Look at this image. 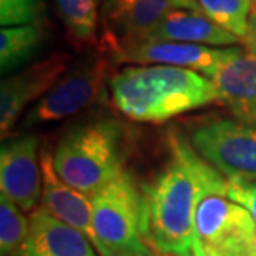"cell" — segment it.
Masks as SVG:
<instances>
[{"mask_svg": "<svg viewBox=\"0 0 256 256\" xmlns=\"http://www.w3.org/2000/svg\"><path fill=\"white\" fill-rule=\"evenodd\" d=\"M228 180L194 150L190 138L168 132V158L142 188L143 236L162 256H193L194 218L202 200L224 192Z\"/></svg>", "mask_w": 256, "mask_h": 256, "instance_id": "1", "label": "cell"}, {"mask_svg": "<svg viewBox=\"0 0 256 256\" xmlns=\"http://www.w3.org/2000/svg\"><path fill=\"white\" fill-rule=\"evenodd\" d=\"M115 108L135 122L163 124L220 102L216 86L200 72L166 65H133L114 74Z\"/></svg>", "mask_w": 256, "mask_h": 256, "instance_id": "2", "label": "cell"}, {"mask_svg": "<svg viewBox=\"0 0 256 256\" xmlns=\"http://www.w3.org/2000/svg\"><path fill=\"white\" fill-rule=\"evenodd\" d=\"M128 128L114 116H98L72 126L52 153L58 176L92 196L126 168Z\"/></svg>", "mask_w": 256, "mask_h": 256, "instance_id": "3", "label": "cell"}, {"mask_svg": "<svg viewBox=\"0 0 256 256\" xmlns=\"http://www.w3.org/2000/svg\"><path fill=\"white\" fill-rule=\"evenodd\" d=\"M92 228L100 256L153 252L143 236L142 188L128 170L92 194Z\"/></svg>", "mask_w": 256, "mask_h": 256, "instance_id": "4", "label": "cell"}, {"mask_svg": "<svg viewBox=\"0 0 256 256\" xmlns=\"http://www.w3.org/2000/svg\"><path fill=\"white\" fill-rule=\"evenodd\" d=\"M114 65L110 55L96 47V52L66 72L58 84L30 108L24 118V128L65 120L95 105L114 76Z\"/></svg>", "mask_w": 256, "mask_h": 256, "instance_id": "5", "label": "cell"}, {"mask_svg": "<svg viewBox=\"0 0 256 256\" xmlns=\"http://www.w3.org/2000/svg\"><path fill=\"white\" fill-rule=\"evenodd\" d=\"M190 142L228 182H256V122L206 118L192 128Z\"/></svg>", "mask_w": 256, "mask_h": 256, "instance_id": "6", "label": "cell"}, {"mask_svg": "<svg viewBox=\"0 0 256 256\" xmlns=\"http://www.w3.org/2000/svg\"><path fill=\"white\" fill-rule=\"evenodd\" d=\"M193 242L224 256H250L256 242V222L226 190L210 193L198 206Z\"/></svg>", "mask_w": 256, "mask_h": 256, "instance_id": "7", "label": "cell"}, {"mask_svg": "<svg viewBox=\"0 0 256 256\" xmlns=\"http://www.w3.org/2000/svg\"><path fill=\"white\" fill-rule=\"evenodd\" d=\"M68 54L55 52L2 80L0 86V132L7 138L20 115L34 102L42 100L68 72Z\"/></svg>", "mask_w": 256, "mask_h": 256, "instance_id": "8", "label": "cell"}, {"mask_svg": "<svg viewBox=\"0 0 256 256\" xmlns=\"http://www.w3.org/2000/svg\"><path fill=\"white\" fill-rule=\"evenodd\" d=\"M178 0H104L98 47L112 54L120 45L145 38Z\"/></svg>", "mask_w": 256, "mask_h": 256, "instance_id": "9", "label": "cell"}, {"mask_svg": "<svg viewBox=\"0 0 256 256\" xmlns=\"http://www.w3.org/2000/svg\"><path fill=\"white\" fill-rule=\"evenodd\" d=\"M38 152V138L34 135L7 140L0 150V190L22 212H35L42 202Z\"/></svg>", "mask_w": 256, "mask_h": 256, "instance_id": "10", "label": "cell"}, {"mask_svg": "<svg viewBox=\"0 0 256 256\" xmlns=\"http://www.w3.org/2000/svg\"><path fill=\"white\" fill-rule=\"evenodd\" d=\"M226 48L170 42V40L142 38L136 40V42L120 45L118 48H115L108 55L115 65H166L190 68L206 75L224 57Z\"/></svg>", "mask_w": 256, "mask_h": 256, "instance_id": "11", "label": "cell"}, {"mask_svg": "<svg viewBox=\"0 0 256 256\" xmlns=\"http://www.w3.org/2000/svg\"><path fill=\"white\" fill-rule=\"evenodd\" d=\"M204 76L214 84L220 102L234 118L256 122V50L228 47L224 57Z\"/></svg>", "mask_w": 256, "mask_h": 256, "instance_id": "12", "label": "cell"}, {"mask_svg": "<svg viewBox=\"0 0 256 256\" xmlns=\"http://www.w3.org/2000/svg\"><path fill=\"white\" fill-rule=\"evenodd\" d=\"M85 233L52 216L38 206L30 214L27 240L14 256H96Z\"/></svg>", "mask_w": 256, "mask_h": 256, "instance_id": "13", "label": "cell"}, {"mask_svg": "<svg viewBox=\"0 0 256 256\" xmlns=\"http://www.w3.org/2000/svg\"><path fill=\"white\" fill-rule=\"evenodd\" d=\"M42 166V208L70 226L80 230L94 243L92 228V196L75 190L55 172L52 152L40 150Z\"/></svg>", "mask_w": 256, "mask_h": 256, "instance_id": "14", "label": "cell"}, {"mask_svg": "<svg viewBox=\"0 0 256 256\" xmlns=\"http://www.w3.org/2000/svg\"><path fill=\"white\" fill-rule=\"evenodd\" d=\"M152 40H170L180 44H196L208 47H236L244 44L236 35L222 28L212 18H208L202 10L173 8L160 24L146 35Z\"/></svg>", "mask_w": 256, "mask_h": 256, "instance_id": "15", "label": "cell"}, {"mask_svg": "<svg viewBox=\"0 0 256 256\" xmlns=\"http://www.w3.org/2000/svg\"><path fill=\"white\" fill-rule=\"evenodd\" d=\"M47 40L45 20L20 27H2L0 30V68L10 74L27 64L40 52Z\"/></svg>", "mask_w": 256, "mask_h": 256, "instance_id": "16", "label": "cell"}, {"mask_svg": "<svg viewBox=\"0 0 256 256\" xmlns=\"http://www.w3.org/2000/svg\"><path fill=\"white\" fill-rule=\"evenodd\" d=\"M70 42L76 47H98L96 0H54Z\"/></svg>", "mask_w": 256, "mask_h": 256, "instance_id": "17", "label": "cell"}, {"mask_svg": "<svg viewBox=\"0 0 256 256\" xmlns=\"http://www.w3.org/2000/svg\"><path fill=\"white\" fill-rule=\"evenodd\" d=\"M196 4L208 18L236 35L246 47L248 24L253 10L252 0H196Z\"/></svg>", "mask_w": 256, "mask_h": 256, "instance_id": "18", "label": "cell"}, {"mask_svg": "<svg viewBox=\"0 0 256 256\" xmlns=\"http://www.w3.org/2000/svg\"><path fill=\"white\" fill-rule=\"evenodd\" d=\"M30 218L12 200L0 194V252L2 256H14L27 240Z\"/></svg>", "mask_w": 256, "mask_h": 256, "instance_id": "19", "label": "cell"}, {"mask_svg": "<svg viewBox=\"0 0 256 256\" xmlns=\"http://www.w3.org/2000/svg\"><path fill=\"white\" fill-rule=\"evenodd\" d=\"M45 17L44 0H0L2 27H20L40 22Z\"/></svg>", "mask_w": 256, "mask_h": 256, "instance_id": "20", "label": "cell"}, {"mask_svg": "<svg viewBox=\"0 0 256 256\" xmlns=\"http://www.w3.org/2000/svg\"><path fill=\"white\" fill-rule=\"evenodd\" d=\"M226 194L233 202L240 203L252 213L256 222V182L254 183H242V182H228Z\"/></svg>", "mask_w": 256, "mask_h": 256, "instance_id": "21", "label": "cell"}, {"mask_svg": "<svg viewBox=\"0 0 256 256\" xmlns=\"http://www.w3.org/2000/svg\"><path fill=\"white\" fill-rule=\"evenodd\" d=\"M246 47L256 50V7L253 5L252 15H250V24H248V40Z\"/></svg>", "mask_w": 256, "mask_h": 256, "instance_id": "22", "label": "cell"}, {"mask_svg": "<svg viewBox=\"0 0 256 256\" xmlns=\"http://www.w3.org/2000/svg\"><path fill=\"white\" fill-rule=\"evenodd\" d=\"M193 256H224V254H220L216 252H212L208 248H203L202 244L193 242Z\"/></svg>", "mask_w": 256, "mask_h": 256, "instance_id": "23", "label": "cell"}, {"mask_svg": "<svg viewBox=\"0 0 256 256\" xmlns=\"http://www.w3.org/2000/svg\"><path fill=\"white\" fill-rule=\"evenodd\" d=\"M182 5V8H188V10H200V5L196 4V0H178Z\"/></svg>", "mask_w": 256, "mask_h": 256, "instance_id": "24", "label": "cell"}, {"mask_svg": "<svg viewBox=\"0 0 256 256\" xmlns=\"http://www.w3.org/2000/svg\"><path fill=\"white\" fill-rule=\"evenodd\" d=\"M124 256H156V254H153V252H148V253H133V254H124Z\"/></svg>", "mask_w": 256, "mask_h": 256, "instance_id": "25", "label": "cell"}, {"mask_svg": "<svg viewBox=\"0 0 256 256\" xmlns=\"http://www.w3.org/2000/svg\"><path fill=\"white\" fill-rule=\"evenodd\" d=\"M250 256H256V242H254V246H253V252H252V254Z\"/></svg>", "mask_w": 256, "mask_h": 256, "instance_id": "26", "label": "cell"}, {"mask_svg": "<svg viewBox=\"0 0 256 256\" xmlns=\"http://www.w3.org/2000/svg\"><path fill=\"white\" fill-rule=\"evenodd\" d=\"M253 5H254V7H256V0H254V4H253Z\"/></svg>", "mask_w": 256, "mask_h": 256, "instance_id": "27", "label": "cell"}]
</instances>
